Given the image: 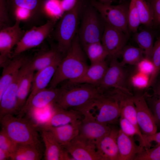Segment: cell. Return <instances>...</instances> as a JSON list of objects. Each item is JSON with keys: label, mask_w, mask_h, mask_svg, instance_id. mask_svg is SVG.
Segmentation results:
<instances>
[{"label": "cell", "mask_w": 160, "mask_h": 160, "mask_svg": "<svg viewBox=\"0 0 160 160\" xmlns=\"http://www.w3.org/2000/svg\"><path fill=\"white\" fill-rule=\"evenodd\" d=\"M28 59L22 54L11 58L3 66L0 78V97L15 80L21 68Z\"/></svg>", "instance_id": "18"}, {"label": "cell", "mask_w": 160, "mask_h": 160, "mask_svg": "<svg viewBox=\"0 0 160 160\" xmlns=\"http://www.w3.org/2000/svg\"><path fill=\"white\" fill-rule=\"evenodd\" d=\"M17 145L1 129L0 132V148L8 151L11 154L15 151Z\"/></svg>", "instance_id": "41"}, {"label": "cell", "mask_w": 160, "mask_h": 160, "mask_svg": "<svg viewBox=\"0 0 160 160\" xmlns=\"http://www.w3.org/2000/svg\"><path fill=\"white\" fill-rule=\"evenodd\" d=\"M135 160H160V144L151 149H144L138 154Z\"/></svg>", "instance_id": "40"}, {"label": "cell", "mask_w": 160, "mask_h": 160, "mask_svg": "<svg viewBox=\"0 0 160 160\" xmlns=\"http://www.w3.org/2000/svg\"><path fill=\"white\" fill-rule=\"evenodd\" d=\"M61 89L59 97L55 105L66 110L72 109L82 114L89 110L102 95L97 87L88 84H68Z\"/></svg>", "instance_id": "2"}, {"label": "cell", "mask_w": 160, "mask_h": 160, "mask_svg": "<svg viewBox=\"0 0 160 160\" xmlns=\"http://www.w3.org/2000/svg\"><path fill=\"white\" fill-rule=\"evenodd\" d=\"M133 96L125 95L120 98V117L126 119L140 129L137 120L136 108L132 99Z\"/></svg>", "instance_id": "30"}, {"label": "cell", "mask_w": 160, "mask_h": 160, "mask_svg": "<svg viewBox=\"0 0 160 160\" xmlns=\"http://www.w3.org/2000/svg\"><path fill=\"white\" fill-rule=\"evenodd\" d=\"M40 145L17 144L14 152L10 155L12 160H39L42 157Z\"/></svg>", "instance_id": "29"}, {"label": "cell", "mask_w": 160, "mask_h": 160, "mask_svg": "<svg viewBox=\"0 0 160 160\" xmlns=\"http://www.w3.org/2000/svg\"><path fill=\"white\" fill-rule=\"evenodd\" d=\"M61 91V89L49 87L37 93L26 103L18 115H24L34 113L37 110L56 103Z\"/></svg>", "instance_id": "15"}, {"label": "cell", "mask_w": 160, "mask_h": 160, "mask_svg": "<svg viewBox=\"0 0 160 160\" xmlns=\"http://www.w3.org/2000/svg\"><path fill=\"white\" fill-rule=\"evenodd\" d=\"M63 147L73 160H102L95 145L82 139L78 135Z\"/></svg>", "instance_id": "17"}, {"label": "cell", "mask_w": 160, "mask_h": 160, "mask_svg": "<svg viewBox=\"0 0 160 160\" xmlns=\"http://www.w3.org/2000/svg\"><path fill=\"white\" fill-rule=\"evenodd\" d=\"M98 12L94 8H90L87 9L83 14L78 34L83 47L91 43L101 42L105 23Z\"/></svg>", "instance_id": "7"}, {"label": "cell", "mask_w": 160, "mask_h": 160, "mask_svg": "<svg viewBox=\"0 0 160 160\" xmlns=\"http://www.w3.org/2000/svg\"><path fill=\"white\" fill-rule=\"evenodd\" d=\"M141 24L151 26L154 21L153 13L149 2L145 0H135Z\"/></svg>", "instance_id": "34"}, {"label": "cell", "mask_w": 160, "mask_h": 160, "mask_svg": "<svg viewBox=\"0 0 160 160\" xmlns=\"http://www.w3.org/2000/svg\"><path fill=\"white\" fill-rule=\"evenodd\" d=\"M57 20L50 19L43 25L33 26L25 32L23 37L16 45L11 58L40 44L53 31Z\"/></svg>", "instance_id": "10"}, {"label": "cell", "mask_w": 160, "mask_h": 160, "mask_svg": "<svg viewBox=\"0 0 160 160\" xmlns=\"http://www.w3.org/2000/svg\"><path fill=\"white\" fill-rule=\"evenodd\" d=\"M151 87H152L151 93L146 91L143 95L155 118L157 128H160V78Z\"/></svg>", "instance_id": "27"}, {"label": "cell", "mask_w": 160, "mask_h": 160, "mask_svg": "<svg viewBox=\"0 0 160 160\" xmlns=\"http://www.w3.org/2000/svg\"><path fill=\"white\" fill-rule=\"evenodd\" d=\"M81 8V3L78 1L74 8L64 13L54 30V37L57 42L56 47L62 54H66L76 35Z\"/></svg>", "instance_id": "4"}, {"label": "cell", "mask_w": 160, "mask_h": 160, "mask_svg": "<svg viewBox=\"0 0 160 160\" xmlns=\"http://www.w3.org/2000/svg\"><path fill=\"white\" fill-rule=\"evenodd\" d=\"M144 55L143 51L139 47L126 45L121 54L122 60L120 63L123 66L126 64L136 65L145 57Z\"/></svg>", "instance_id": "33"}, {"label": "cell", "mask_w": 160, "mask_h": 160, "mask_svg": "<svg viewBox=\"0 0 160 160\" xmlns=\"http://www.w3.org/2000/svg\"><path fill=\"white\" fill-rule=\"evenodd\" d=\"M41 137L45 146L46 160H73L66 150L58 143L52 133L41 128Z\"/></svg>", "instance_id": "20"}, {"label": "cell", "mask_w": 160, "mask_h": 160, "mask_svg": "<svg viewBox=\"0 0 160 160\" xmlns=\"http://www.w3.org/2000/svg\"><path fill=\"white\" fill-rule=\"evenodd\" d=\"M137 71L150 76L153 70L151 59L144 57L136 65Z\"/></svg>", "instance_id": "42"}, {"label": "cell", "mask_w": 160, "mask_h": 160, "mask_svg": "<svg viewBox=\"0 0 160 160\" xmlns=\"http://www.w3.org/2000/svg\"><path fill=\"white\" fill-rule=\"evenodd\" d=\"M155 21L158 24L160 25V16L157 18Z\"/></svg>", "instance_id": "49"}, {"label": "cell", "mask_w": 160, "mask_h": 160, "mask_svg": "<svg viewBox=\"0 0 160 160\" xmlns=\"http://www.w3.org/2000/svg\"><path fill=\"white\" fill-rule=\"evenodd\" d=\"M129 3L127 1L118 5H113L93 0L92 4L105 23L122 31L129 37L128 15Z\"/></svg>", "instance_id": "8"}, {"label": "cell", "mask_w": 160, "mask_h": 160, "mask_svg": "<svg viewBox=\"0 0 160 160\" xmlns=\"http://www.w3.org/2000/svg\"><path fill=\"white\" fill-rule=\"evenodd\" d=\"M91 110L94 111L86 113L103 124H113L120 116L119 100L112 96L103 94L88 111Z\"/></svg>", "instance_id": "9"}, {"label": "cell", "mask_w": 160, "mask_h": 160, "mask_svg": "<svg viewBox=\"0 0 160 160\" xmlns=\"http://www.w3.org/2000/svg\"><path fill=\"white\" fill-rule=\"evenodd\" d=\"M99 1L106 4H111L114 0H98Z\"/></svg>", "instance_id": "48"}, {"label": "cell", "mask_w": 160, "mask_h": 160, "mask_svg": "<svg viewBox=\"0 0 160 160\" xmlns=\"http://www.w3.org/2000/svg\"><path fill=\"white\" fill-rule=\"evenodd\" d=\"M11 154L8 151L0 148V160L10 159Z\"/></svg>", "instance_id": "47"}, {"label": "cell", "mask_w": 160, "mask_h": 160, "mask_svg": "<svg viewBox=\"0 0 160 160\" xmlns=\"http://www.w3.org/2000/svg\"><path fill=\"white\" fill-rule=\"evenodd\" d=\"M77 2V0H61V6L64 12L74 8Z\"/></svg>", "instance_id": "46"}, {"label": "cell", "mask_w": 160, "mask_h": 160, "mask_svg": "<svg viewBox=\"0 0 160 160\" xmlns=\"http://www.w3.org/2000/svg\"><path fill=\"white\" fill-rule=\"evenodd\" d=\"M61 0H44L43 4V12L50 19L57 20L64 14L61 6Z\"/></svg>", "instance_id": "36"}, {"label": "cell", "mask_w": 160, "mask_h": 160, "mask_svg": "<svg viewBox=\"0 0 160 160\" xmlns=\"http://www.w3.org/2000/svg\"><path fill=\"white\" fill-rule=\"evenodd\" d=\"M56 47L41 52L31 60H28L27 64L29 69L36 72L47 67L62 55Z\"/></svg>", "instance_id": "26"}, {"label": "cell", "mask_w": 160, "mask_h": 160, "mask_svg": "<svg viewBox=\"0 0 160 160\" xmlns=\"http://www.w3.org/2000/svg\"><path fill=\"white\" fill-rule=\"evenodd\" d=\"M81 120L58 127L39 126L41 128L50 132L60 144L63 147L79 135Z\"/></svg>", "instance_id": "23"}, {"label": "cell", "mask_w": 160, "mask_h": 160, "mask_svg": "<svg viewBox=\"0 0 160 160\" xmlns=\"http://www.w3.org/2000/svg\"><path fill=\"white\" fill-rule=\"evenodd\" d=\"M108 66L105 60L92 64L79 78L68 81V84H88L97 87L102 81Z\"/></svg>", "instance_id": "24"}, {"label": "cell", "mask_w": 160, "mask_h": 160, "mask_svg": "<svg viewBox=\"0 0 160 160\" xmlns=\"http://www.w3.org/2000/svg\"><path fill=\"white\" fill-rule=\"evenodd\" d=\"M143 142L142 146L145 149L149 148L153 142H155L157 145L160 144V132L148 135L143 134Z\"/></svg>", "instance_id": "44"}, {"label": "cell", "mask_w": 160, "mask_h": 160, "mask_svg": "<svg viewBox=\"0 0 160 160\" xmlns=\"http://www.w3.org/2000/svg\"><path fill=\"white\" fill-rule=\"evenodd\" d=\"M134 39L139 47L143 52L145 57L151 59L153 47V37L149 30L143 29L135 33Z\"/></svg>", "instance_id": "31"}, {"label": "cell", "mask_w": 160, "mask_h": 160, "mask_svg": "<svg viewBox=\"0 0 160 160\" xmlns=\"http://www.w3.org/2000/svg\"><path fill=\"white\" fill-rule=\"evenodd\" d=\"M129 37L122 31L105 23L101 42L108 53V56L112 59L117 58L121 55Z\"/></svg>", "instance_id": "14"}, {"label": "cell", "mask_w": 160, "mask_h": 160, "mask_svg": "<svg viewBox=\"0 0 160 160\" xmlns=\"http://www.w3.org/2000/svg\"><path fill=\"white\" fill-rule=\"evenodd\" d=\"M7 114L0 119L1 129L17 144L40 145L38 125L29 116Z\"/></svg>", "instance_id": "3"}, {"label": "cell", "mask_w": 160, "mask_h": 160, "mask_svg": "<svg viewBox=\"0 0 160 160\" xmlns=\"http://www.w3.org/2000/svg\"><path fill=\"white\" fill-rule=\"evenodd\" d=\"M86 55L82 49L78 34L59 63L49 84V87L55 88L62 82L71 81L81 77L88 68Z\"/></svg>", "instance_id": "1"}, {"label": "cell", "mask_w": 160, "mask_h": 160, "mask_svg": "<svg viewBox=\"0 0 160 160\" xmlns=\"http://www.w3.org/2000/svg\"><path fill=\"white\" fill-rule=\"evenodd\" d=\"M79 126V136L82 139L95 145L110 131L111 127L101 123L87 113L83 114Z\"/></svg>", "instance_id": "12"}, {"label": "cell", "mask_w": 160, "mask_h": 160, "mask_svg": "<svg viewBox=\"0 0 160 160\" xmlns=\"http://www.w3.org/2000/svg\"><path fill=\"white\" fill-rule=\"evenodd\" d=\"M119 130L111 127L109 132L96 144L102 160H118L117 137Z\"/></svg>", "instance_id": "19"}, {"label": "cell", "mask_w": 160, "mask_h": 160, "mask_svg": "<svg viewBox=\"0 0 160 160\" xmlns=\"http://www.w3.org/2000/svg\"><path fill=\"white\" fill-rule=\"evenodd\" d=\"M150 3L153 13L154 21L160 16V0H150Z\"/></svg>", "instance_id": "45"}, {"label": "cell", "mask_w": 160, "mask_h": 160, "mask_svg": "<svg viewBox=\"0 0 160 160\" xmlns=\"http://www.w3.org/2000/svg\"><path fill=\"white\" fill-rule=\"evenodd\" d=\"M84 51L91 64L105 60L108 53L101 42L90 44L83 47Z\"/></svg>", "instance_id": "32"}, {"label": "cell", "mask_w": 160, "mask_h": 160, "mask_svg": "<svg viewBox=\"0 0 160 160\" xmlns=\"http://www.w3.org/2000/svg\"><path fill=\"white\" fill-rule=\"evenodd\" d=\"M120 129L126 135L133 137L136 135L139 138L140 145L142 146L143 142V134L140 129L137 128L133 124L126 119L121 117L119 119Z\"/></svg>", "instance_id": "38"}, {"label": "cell", "mask_w": 160, "mask_h": 160, "mask_svg": "<svg viewBox=\"0 0 160 160\" xmlns=\"http://www.w3.org/2000/svg\"><path fill=\"white\" fill-rule=\"evenodd\" d=\"M150 78L149 76L136 71L130 77V83L137 90L141 91L146 89Z\"/></svg>", "instance_id": "39"}, {"label": "cell", "mask_w": 160, "mask_h": 160, "mask_svg": "<svg viewBox=\"0 0 160 160\" xmlns=\"http://www.w3.org/2000/svg\"><path fill=\"white\" fill-rule=\"evenodd\" d=\"M123 0L126 1L127 0Z\"/></svg>", "instance_id": "50"}, {"label": "cell", "mask_w": 160, "mask_h": 160, "mask_svg": "<svg viewBox=\"0 0 160 160\" xmlns=\"http://www.w3.org/2000/svg\"><path fill=\"white\" fill-rule=\"evenodd\" d=\"M25 71V67L23 65L15 81L8 87L0 97V119L6 114H18L17 92Z\"/></svg>", "instance_id": "16"}, {"label": "cell", "mask_w": 160, "mask_h": 160, "mask_svg": "<svg viewBox=\"0 0 160 160\" xmlns=\"http://www.w3.org/2000/svg\"><path fill=\"white\" fill-rule=\"evenodd\" d=\"M153 66V72L150 78L147 89L155 82L160 72V37L153 46L151 57Z\"/></svg>", "instance_id": "35"}, {"label": "cell", "mask_w": 160, "mask_h": 160, "mask_svg": "<svg viewBox=\"0 0 160 160\" xmlns=\"http://www.w3.org/2000/svg\"><path fill=\"white\" fill-rule=\"evenodd\" d=\"M62 58V55L52 64L36 72L34 74L31 92L26 103L29 101L37 93L46 88L49 84Z\"/></svg>", "instance_id": "21"}, {"label": "cell", "mask_w": 160, "mask_h": 160, "mask_svg": "<svg viewBox=\"0 0 160 160\" xmlns=\"http://www.w3.org/2000/svg\"><path fill=\"white\" fill-rule=\"evenodd\" d=\"M129 32L136 33L141 23L140 17L135 0H130L128 15Z\"/></svg>", "instance_id": "37"}, {"label": "cell", "mask_w": 160, "mask_h": 160, "mask_svg": "<svg viewBox=\"0 0 160 160\" xmlns=\"http://www.w3.org/2000/svg\"><path fill=\"white\" fill-rule=\"evenodd\" d=\"M11 23L6 0H0V28L10 26Z\"/></svg>", "instance_id": "43"}, {"label": "cell", "mask_w": 160, "mask_h": 160, "mask_svg": "<svg viewBox=\"0 0 160 160\" xmlns=\"http://www.w3.org/2000/svg\"><path fill=\"white\" fill-rule=\"evenodd\" d=\"M53 111L49 119L40 125L58 127L75 122L80 120L83 114L72 109H65L53 105Z\"/></svg>", "instance_id": "25"}, {"label": "cell", "mask_w": 160, "mask_h": 160, "mask_svg": "<svg viewBox=\"0 0 160 160\" xmlns=\"http://www.w3.org/2000/svg\"><path fill=\"white\" fill-rule=\"evenodd\" d=\"M132 99L136 108L138 124L142 133L148 135L157 132V127L155 118L147 103L143 93H136L134 94Z\"/></svg>", "instance_id": "13"}, {"label": "cell", "mask_w": 160, "mask_h": 160, "mask_svg": "<svg viewBox=\"0 0 160 160\" xmlns=\"http://www.w3.org/2000/svg\"><path fill=\"white\" fill-rule=\"evenodd\" d=\"M118 160H135L138 154L144 149L137 145L133 137L128 136L119 129L117 137Z\"/></svg>", "instance_id": "22"}, {"label": "cell", "mask_w": 160, "mask_h": 160, "mask_svg": "<svg viewBox=\"0 0 160 160\" xmlns=\"http://www.w3.org/2000/svg\"><path fill=\"white\" fill-rule=\"evenodd\" d=\"M10 18L27 24L37 23L43 15L44 0H6Z\"/></svg>", "instance_id": "5"}, {"label": "cell", "mask_w": 160, "mask_h": 160, "mask_svg": "<svg viewBox=\"0 0 160 160\" xmlns=\"http://www.w3.org/2000/svg\"><path fill=\"white\" fill-rule=\"evenodd\" d=\"M25 71L19 84L17 92L18 114L25 104L28 96L31 89L34 74V72L28 68L26 62L25 64Z\"/></svg>", "instance_id": "28"}, {"label": "cell", "mask_w": 160, "mask_h": 160, "mask_svg": "<svg viewBox=\"0 0 160 160\" xmlns=\"http://www.w3.org/2000/svg\"><path fill=\"white\" fill-rule=\"evenodd\" d=\"M20 22L17 20L12 26L5 27L0 29V62L3 67L11 58L12 48L22 39L25 31L20 27Z\"/></svg>", "instance_id": "11"}, {"label": "cell", "mask_w": 160, "mask_h": 160, "mask_svg": "<svg viewBox=\"0 0 160 160\" xmlns=\"http://www.w3.org/2000/svg\"><path fill=\"white\" fill-rule=\"evenodd\" d=\"M124 66L117 58L111 59L103 78L97 87L101 94H107L112 89V91H119L134 95L128 87V75Z\"/></svg>", "instance_id": "6"}]
</instances>
